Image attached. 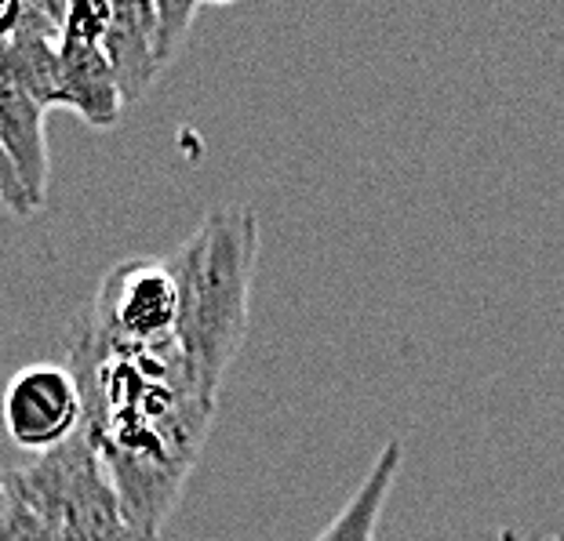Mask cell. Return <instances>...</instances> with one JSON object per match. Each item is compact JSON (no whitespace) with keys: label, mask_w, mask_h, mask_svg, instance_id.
Wrapping results in <instances>:
<instances>
[{"label":"cell","mask_w":564,"mask_h":541,"mask_svg":"<svg viewBox=\"0 0 564 541\" xmlns=\"http://www.w3.org/2000/svg\"><path fill=\"white\" fill-rule=\"evenodd\" d=\"M11 505H15V476L11 468H0V527H4Z\"/></svg>","instance_id":"obj_12"},{"label":"cell","mask_w":564,"mask_h":541,"mask_svg":"<svg viewBox=\"0 0 564 541\" xmlns=\"http://www.w3.org/2000/svg\"><path fill=\"white\" fill-rule=\"evenodd\" d=\"M0 418L15 448L47 454L84 432V396L66 364H30L8 382Z\"/></svg>","instance_id":"obj_6"},{"label":"cell","mask_w":564,"mask_h":541,"mask_svg":"<svg viewBox=\"0 0 564 541\" xmlns=\"http://www.w3.org/2000/svg\"><path fill=\"white\" fill-rule=\"evenodd\" d=\"M66 367L84 396V437L99 451L139 541H158L208 440L215 400L183 345L110 349L69 328Z\"/></svg>","instance_id":"obj_1"},{"label":"cell","mask_w":564,"mask_h":541,"mask_svg":"<svg viewBox=\"0 0 564 541\" xmlns=\"http://www.w3.org/2000/svg\"><path fill=\"white\" fill-rule=\"evenodd\" d=\"M44 113L30 95L0 80V142L8 150V161L15 167L22 189L33 203V211L44 208L47 200V175H52V161H47V135H44Z\"/></svg>","instance_id":"obj_8"},{"label":"cell","mask_w":564,"mask_h":541,"mask_svg":"<svg viewBox=\"0 0 564 541\" xmlns=\"http://www.w3.org/2000/svg\"><path fill=\"white\" fill-rule=\"evenodd\" d=\"M401 465H404V443L387 440V448L376 454L368 476L361 479V487L354 490L350 501L339 509V516L317 534V541H376L382 509H387L390 490L398 484Z\"/></svg>","instance_id":"obj_9"},{"label":"cell","mask_w":564,"mask_h":541,"mask_svg":"<svg viewBox=\"0 0 564 541\" xmlns=\"http://www.w3.org/2000/svg\"><path fill=\"white\" fill-rule=\"evenodd\" d=\"M106 19H110V4L99 0L69 4L63 41H58V88L52 110H74L91 128H113L124 110L110 58L102 52Z\"/></svg>","instance_id":"obj_5"},{"label":"cell","mask_w":564,"mask_h":541,"mask_svg":"<svg viewBox=\"0 0 564 541\" xmlns=\"http://www.w3.org/2000/svg\"><path fill=\"white\" fill-rule=\"evenodd\" d=\"M0 203H4L11 214H19V219H30V214H37V211H33L30 197H26V189H22V183H19L15 167H11V161H8L4 142H0Z\"/></svg>","instance_id":"obj_11"},{"label":"cell","mask_w":564,"mask_h":541,"mask_svg":"<svg viewBox=\"0 0 564 541\" xmlns=\"http://www.w3.org/2000/svg\"><path fill=\"white\" fill-rule=\"evenodd\" d=\"M74 331L110 349H153L178 342V280L172 262L124 258L106 269Z\"/></svg>","instance_id":"obj_4"},{"label":"cell","mask_w":564,"mask_h":541,"mask_svg":"<svg viewBox=\"0 0 564 541\" xmlns=\"http://www.w3.org/2000/svg\"><path fill=\"white\" fill-rule=\"evenodd\" d=\"M102 52L121 88L124 106L139 102L164 74L158 52V0L135 4H110V19L102 30Z\"/></svg>","instance_id":"obj_7"},{"label":"cell","mask_w":564,"mask_h":541,"mask_svg":"<svg viewBox=\"0 0 564 541\" xmlns=\"http://www.w3.org/2000/svg\"><path fill=\"white\" fill-rule=\"evenodd\" d=\"M0 55H4V44H0Z\"/></svg>","instance_id":"obj_13"},{"label":"cell","mask_w":564,"mask_h":541,"mask_svg":"<svg viewBox=\"0 0 564 541\" xmlns=\"http://www.w3.org/2000/svg\"><path fill=\"white\" fill-rule=\"evenodd\" d=\"M256 258L259 214L248 203L212 208L197 233L167 258L178 280V345L212 400H219L245 342Z\"/></svg>","instance_id":"obj_2"},{"label":"cell","mask_w":564,"mask_h":541,"mask_svg":"<svg viewBox=\"0 0 564 541\" xmlns=\"http://www.w3.org/2000/svg\"><path fill=\"white\" fill-rule=\"evenodd\" d=\"M15 501L37 516L58 541H139L99 451L77 432L63 448L11 468Z\"/></svg>","instance_id":"obj_3"},{"label":"cell","mask_w":564,"mask_h":541,"mask_svg":"<svg viewBox=\"0 0 564 541\" xmlns=\"http://www.w3.org/2000/svg\"><path fill=\"white\" fill-rule=\"evenodd\" d=\"M0 541H58L47 527L33 516L26 505H11L4 527H0Z\"/></svg>","instance_id":"obj_10"}]
</instances>
